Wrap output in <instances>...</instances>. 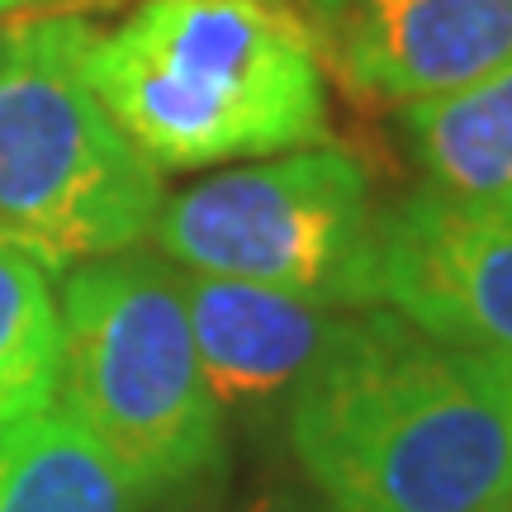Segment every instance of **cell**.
I'll list each match as a JSON object with an SVG mask.
<instances>
[{
    "mask_svg": "<svg viewBox=\"0 0 512 512\" xmlns=\"http://www.w3.org/2000/svg\"><path fill=\"white\" fill-rule=\"evenodd\" d=\"M86 81L157 171L256 162L328 133L313 34L280 0H143L91 29Z\"/></svg>",
    "mask_w": 512,
    "mask_h": 512,
    "instance_id": "obj_2",
    "label": "cell"
},
{
    "mask_svg": "<svg viewBox=\"0 0 512 512\" xmlns=\"http://www.w3.org/2000/svg\"><path fill=\"white\" fill-rule=\"evenodd\" d=\"M29 5H34V10H62V15H67L72 5H86V0H29Z\"/></svg>",
    "mask_w": 512,
    "mask_h": 512,
    "instance_id": "obj_14",
    "label": "cell"
},
{
    "mask_svg": "<svg viewBox=\"0 0 512 512\" xmlns=\"http://www.w3.org/2000/svg\"><path fill=\"white\" fill-rule=\"evenodd\" d=\"M91 24H0V238L67 275L128 252L162 214V171L86 81Z\"/></svg>",
    "mask_w": 512,
    "mask_h": 512,
    "instance_id": "obj_3",
    "label": "cell"
},
{
    "mask_svg": "<svg viewBox=\"0 0 512 512\" xmlns=\"http://www.w3.org/2000/svg\"><path fill=\"white\" fill-rule=\"evenodd\" d=\"M19 5H29V0H0V15H5V10H19Z\"/></svg>",
    "mask_w": 512,
    "mask_h": 512,
    "instance_id": "obj_15",
    "label": "cell"
},
{
    "mask_svg": "<svg viewBox=\"0 0 512 512\" xmlns=\"http://www.w3.org/2000/svg\"><path fill=\"white\" fill-rule=\"evenodd\" d=\"M62 304L43 261L0 238V422L57 403Z\"/></svg>",
    "mask_w": 512,
    "mask_h": 512,
    "instance_id": "obj_11",
    "label": "cell"
},
{
    "mask_svg": "<svg viewBox=\"0 0 512 512\" xmlns=\"http://www.w3.org/2000/svg\"><path fill=\"white\" fill-rule=\"evenodd\" d=\"M380 304L437 342L512 366V204L408 195L380 223Z\"/></svg>",
    "mask_w": 512,
    "mask_h": 512,
    "instance_id": "obj_6",
    "label": "cell"
},
{
    "mask_svg": "<svg viewBox=\"0 0 512 512\" xmlns=\"http://www.w3.org/2000/svg\"><path fill=\"white\" fill-rule=\"evenodd\" d=\"M304 5H309V10H313L318 19H323V24H332V19L347 10V0H304Z\"/></svg>",
    "mask_w": 512,
    "mask_h": 512,
    "instance_id": "obj_13",
    "label": "cell"
},
{
    "mask_svg": "<svg viewBox=\"0 0 512 512\" xmlns=\"http://www.w3.org/2000/svg\"><path fill=\"white\" fill-rule=\"evenodd\" d=\"M290 446L328 512H503L512 366L356 313L294 389Z\"/></svg>",
    "mask_w": 512,
    "mask_h": 512,
    "instance_id": "obj_1",
    "label": "cell"
},
{
    "mask_svg": "<svg viewBox=\"0 0 512 512\" xmlns=\"http://www.w3.org/2000/svg\"><path fill=\"white\" fill-rule=\"evenodd\" d=\"M427 190L465 204H512V62L460 91L403 105Z\"/></svg>",
    "mask_w": 512,
    "mask_h": 512,
    "instance_id": "obj_9",
    "label": "cell"
},
{
    "mask_svg": "<svg viewBox=\"0 0 512 512\" xmlns=\"http://www.w3.org/2000/svg\"><path fill=\"white\" fill-rule=\"evenodd\" d=\"M351 91L418 105L512 62V0H347L328 24Z\"/></svg>",
    "mask_w": 512,
    "mask_h": 512,
    "instance_id": "obj_7",
    "label": "cell"
},
{
    "mask_svg": "<svg viewBox=\"0 0 512 512\" xmlns=\"http://www.w3.org/2000/svg\"><path fill=\"white\" fill-rule=\"evenodd\" d=\"M503 512H512V503H508V508H503Z\"/></svg>",
    "mask_w": 512,
    "mask_h": 512,
    "instance_id": "obj_16",
    "label": "cell"
},
{
    "mask_svg": "<svg viewBox=\"0 0 512 512\" xmlns=\"http://www.w3.org/2000/svg\"><path fill=\"white\" fill-rule=\"evenodd\" d=\"M57 399L114 460L138 498H162L204 475L223 446L190 337L181 271L162 252H114L62 275Z\"/></svg>",
    "mask_w": 512,
    "mask_h": 512,
    "instance_id": "obj_4",
    "label": "cell"
},
{
    "mask_svg": "<svg viewBox=\"0 0 512 512\" xmlns=\"http://www.w3.org/2000/svg\"><path fill=\"white\" fill-rule=\"evenodd\" d=\"M0 512H138V494L62 408L0 422Z\"/></svg>",
    "mask_w": 512,
    "mask_h": 512,
    "instance_id": "obj_10",
    "label": "cell"
},
{
    "mask_svg": "<svg viewBox=\"0 0 512 512\" xmlns=\"http://www.w3.org/2000/svg\"><path fill=\"white\" fill-rule=\"evenodd\" d=\"M380 223L366 166L313 143L162 200L152 233L176 271L370 309L380 304Z\"/></svg>",
    "mask_w": 512,
    "mask_h": 512,
    "instance_id": "obj_5",
    "label": "cell"
},
{
    "mask_svg": "<svg viewBox=\"0 0 512 512\" xmlns=\"http://www.w3.org/2000/svg\"><path fill=\"white\" fill-rule=\"evenodd\" d=\"M190 337L219 408H256L294 394L351 328V309L299 294L181 271Z\"/></svg>",
    "mask_w": 512,
    "mask_h": 512,
    "instance_id": "obj_8",
    "label": "cell"
},
{
    "mask_svg": "<svg viewBox=\"0 0 512 512\" xmlns=\"http://www.w3.org/2000/svg\"><path fill=\"white\" fill-rule=\"evenodd\" d=\"M233 512H299V503H294V498H280V494H256Z\"/></svg>",
    "mask_w": 512,
    "mask_h": 512,
    "instance_id": "obj_12",
    "label": "cell"
}]
</instances>
